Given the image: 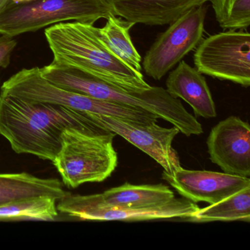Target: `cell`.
Returning a JSON list of instances; mask_svg holds the SVG:
<instances>
[{
    "label": "cell",
    "mask_w": 250,
    "mask_h": 250,
    "mask_svg": "<svg viewBox=\"0 0 250 250\" xmlns=\"http://www.w3.org/2000/svg\"><path fill=\"white\" fill-rule=\"evenodd\" d=\"M58 200L52 197H38L0 206V221H53L58 216Z\"/></svg>",
    "instance_id": "cell-19"
},
{
    "label": "cell",
    "mask_w": 250,
    "mask_h": 250,
    "mask_svg": "<svg viewBox=\"0 0 250 250\" xmlns=\"http://www.w3.org/2000/svg\"><path fill=\"white\" fill-rule=\"evenodd\" d=\"M70 193L57 178H42L27 172L0 173V206L38 197L59 201Z\"/></svg>",
    "instance_id": "cell-15"
},
{
    "label": "cell",
    "mask_w": 250,
    "mask_h": 250,
    "mask_svg": "<svg viewBox=\"0 0 250 250\" xmlns=\"http://www.w3.org/2000/svg\"><path fill=\"white\" fill-rule=\"evenodd\" d=\"M210 160L225 173L250 175V127L237 116H229L213 127L207 140Z\"/></svg>",
    "instance_id": "cell-11"
},
{
    "label": "cell",
    "mask_w": 250,
    "mask_h": 250,
    "mask_svg": "<svg viewBox=\"0 0 250 250\" xmlns=\"http://www.w3.org/2000/svg\"><path fill=\"white\" fill-rule=\"evenodd\" d=\"M178 63L167 79V91L172 97L185 101L197 116L216 118V106L206 78L185 61Z\"/></svg>",
    "instance_id": "cell-14"
},
{
    "label": "cell",
    "mask_w": 250,
    "mask_h": 250,
    "mask_svg": "<svg viewBox=\"0 0 250 250\" xmlns=\"http://www.w3.org/2000/svg\"><path fill=\"white\" fill-rule=\"evenodd\" d=\"M222 28L244 30L250 24V0H210Z\"/></svg>",
    "instance_id": "cell-20"
},
{
    "label": "cell",
    "mask_w": 250,
    "mask_h": 250,
    "mask_svg": "<svg viewBox=\"0 0 250 250\" xmlns=\"http://www.w3.org/2000/svg\"><path fill=\"white\" fill-rule=\"evenodd\" d=\"M53 62L81 70L128 91L151 87L141 72L117 57L99 36V28L80 21L61 22L45 30Z\"/></svg>",
    "instance_id": "cell-2"
},
{
    "label": "cell",
    "mask_w": 250,
    "mask_h": 250,
    "mask_svg": "<svg viewBox=\"0 0 250 250\" xmlns=\"http://www.w3.org/2000/svg\"><path fill=\"white\" fill-rule=\"evenodd\" d=\"M90 116L96 124L121 136L153 158L166 173L172 175L182 168L179 156L172 147L174 139L180 133L176 127L164 128L156 123L145 124L113 117Z\"/></svg>",
    "instance_id": "cell-10"
},
{
    "label": "cell",
    "mask_w": 250,
    "mask_h": 250,
    "mask_svg": "<svg viewBox=\"0 0 250 250\" xmlns=\"http://www.w3.org/2000/svg\"><path fill=\"white\" fill-rule=\"evenodd\" d=\"M194 62L202 74L250 87V33L229 30L209 36L197 46Z\"/></svg>",
    "instance_id": "cell-7"
},
{
    "label": "cell",
    "mask_w": 250,
    "mask_h": 250,
    "mask_svg": "<svg viewBox=\"0 0 250 250\" xmlns=\"http://www.w3.org/2000/svg\"><path fill=\"white\" fill-rule=\"evenodd\" d=\"M68 127L96 134L112 132L87 114L0 93V134L19 154H31L52 162L61 150L62 132Z\"/></svg>",
    "instance_id": "cell-1"
},
{
    "label": "cell",
    "mask_w": 250,
    "mask_h": 250,
    "mask_svg": "<svg viewBox=\"0 0 250 250\" xmlns=\"http://www.w3.org/2000/svg\"><path fill=\"white\" fill-rule=\"evenodd\" d=\"M162 178L178 194L193 202L210 205L250 187V178L225 172L178 169L172 175L163 172Z\"/></svg>",
    "instance_id": "cell-12"
},
{
    "label": "cell",
    "mask_w": 250,
    "mask_h": 250,
    "mask_svg": "<svg viewBox=\"0 0 250 250\" xmlns=\"http://www.w3.org/2000/svg\"><path fill=\"white\" fill-rule=\"evenodd\" d=\"M134 23L111 15L106 24L99 28V36L106 46L127 65L141 72L142 58L131 42L129 30Z\"/></svg>",
    "instance_id": "cell-17"
},
{
    "label": "cell",
    "mask_w": 250,
    "mask_h": 250,
    "mask_svg": "<svg viewBox=\"0 0 250 250\" xmlns=\"http://www.w3.org/2000/svg\"><path fill=\"white\" fill-rule=\"evenodd\" d=\"M111 15L104 0H24L0 11V35L14 38L68 21L94 24Z\"/></svg>",
    "instance_id": "cell-6"
},
{
    "label": "cell",
    "mask_w": 250,
    "mask_h": 250,
    "mask_svg": "<svg viewBox=\"0 0 250 250\" xmlns=\"http://www.w3.org/2000/svg\"><path fill=\"white\" fill-rule=\"evenodd\" d=\"M2 94L29 102L58 104L88 115H102L140 124L157 123V116L141 109L99 100L61 88L42 76L40 68H24L3 83Z\"/></svg>",
    "instance_id": "cell-5"
},
{
    "label": "cell",
    "mask_w": 250,
    "mask_h": 250,
    "mask_svg": "<svg viewBox=\"0 0 250 250\" xmlns=\"http://www.w3.org/2000/svg\"><path fill=\"white\" fill-rule=\"evenodd\" d=\"M102 194L106 204L134 208L160 206L175 198L173 191L162 184L133 185L125 183L106 190Z\"/></svg>",
    "instance_id": "cell-16"
},
{
    "label": "cell",
    "mask_w": 250,
    "mask_h": 250,
    "mask_svg": "<svg viewBox=\"0 0 250 250\" xmlns=\"http://www.w3.org/2000/svg\"><path fill=\"white\" fill-rule=\"evenodd\" d=\"M187 220L196 222L250 221V187L198 210Z\"/></svg>",
    "instance_id": "cell-18"
},
{
    "label": "cell",
    "mask_w": 250,
    "mask_h": 250,
    "mask_svg": "<svg viewBox=\"0 0 250 250\" xmlns=\"http://www.w3.org/2000/svg\"><path fill=\"white\" fill-rule=\"evenodd\" d=\"M116 134H96L75 127L65 128L54 166L65 187L75 188L85 183L102 182L118 166L113 147Z\"/></svg>",
    "instance_id": "cell-4"
},
{
    "label": "cell",
    "mask_w": 250,
    "mask_h": 250,
    "mask_svg": "<svg viewBox=\"0 0 250 250\" xmlns=\"http://www.w3.org/2000/svg\"><path fill=\"white\" fill-rule=\"evenodd\" d=\"M206 15V8L201 5L171 23L146 53L143 67L147 76L160 80L198 46L203 39Z\"/></svg>",
    "instance_id": "cell-9"
},
{
    "label": "cell",
    "mask_w": 250,
    "mask_h": 250,
    "mask_svg": "<svg viewBox=\"0 0 250 250\" xmlns=\"http://www.w3.org/2000/svg\"><path fill=\"white\" fill-rule=\"evenodd\" d=\"M113 11L134 24L165 25L210 0H104Z\"/></svg>",
    "instance_id": "cell-13"
},
{
    "label": "cell",
    "mask_w": 250,
    "mask_h": 250,
    "mask_svg": "<svg viewBox=\"0 0 250 250\" xmlns=\"http://www.w3.org/2000/svg\"><path fill=\"white\" fill-rule=\"evenodd\" d=\"M17 42L13 37L0 36V68H7L11 62V55Z\"/></svg>",
    "instance_id": "cell-21"
},
{
    "label": "cell",
    "mask_w": 250,
    "mask_h": 250,
    "mask_svg": "<svg viewBox=\"0 0 250 250\" xmlns=\"http://www.w3.org/2000/svg\"><path fill=\"white\" fill-rule=\"evenodd\" d=\"M12 2V0H0V11H2L7 5Z\"/></svg>",
    "instance_id": "cell-22"
},
{
    "label": "cell",
    "mask_w": 250,
    "mask_h": 250,
    "mask_svg": "<svg viewBox=\"0 0 250 250\" xmlns=\"http://www.w3.org/2000/svg\"><path fill=\"white\" fill-rule=\"evenodd\" d=\"M58 202V211L71 217L87 221H145L153 219H189L200 208L187 199L174 198L153 207H118L106 204L102 194H69Z\"/></svg>",
    "instance_id": "cell-8"
},
{
    "label": "cell",
    "mask_w": 250,
    "mask_h": 250,
    "mask_svg": "<svg viewBox=\"0 0 250 250\" xmlns=\"http://www.w3.org/2000/svg\"><path fill=\"white\" fill-rule=\"evenodd\" d=\"M40 71L46 80L58 87L150 112L170 123L187 137L203 133L201 124L185 109L181 101L171 96L163 87L151 86L144 91H128L81 70L54 62L40 68Z\"/></svg>",
    "instance_id": "cell-3"
}]
</instances>
